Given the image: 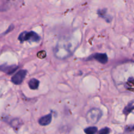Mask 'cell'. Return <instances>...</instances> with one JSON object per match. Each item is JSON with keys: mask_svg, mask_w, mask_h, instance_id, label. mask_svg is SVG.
Instances as JSON below:
<instances>
[{"mask_svg": "<svg viewBox=\"0 0 134 134\" xmlns=\"http://www.w3.org/2000/svg\"><path fill=\"white\" fill-rule=\"evenodd\" d=\"M22 0H0V11H6L19 5Z\"/></svg>", "mask_w": 134, "mask_h": 134, "instance_id": "obj_3", "label": "cell"}, {"mask_svg": "<svg viewBox=\"0 0 134 134\" xmlns=\"http://www.w3.org/2000/svg\"><path fill=\"white\" fill-rule=\"evenodd\" d=\"M40 39V37L34 31H24L18 36V40L20 42H39Z\"/></svg>", "mask_w": 134, "mask_h": 134, "instance_id": "obj_2", "label": "cell"}, {"mask_svg": "<svg viewBox=\"0 0 134 134\" xmlns=\"http://www.w3.org/2000/svg\"><path fill=\"white\" fill-rule=\"evenodd\" d=\"M28 85L31 90H36L39 87V81L36 79H31L29 81Z\"/></svg>", "mask_w": 134, "mask_h": 134, "instance_id": "obj_7", "label": "cell"}, {"mask_svg": "<svg viewBox=\"0 0 134 134\" xmlns=\"http://www.w3.org/2000/svg\"><path fill=\"white\" fill-rule=\"evenodd\" d=\"M26 74H27V71L26 70L22 69V70L18 71L11 78L12 82L14 83V85H20L25 79Z\"/></svg>", "mask_w": 134, "mask_h": 134, "instance_id": "obj_4", "label": "cell"}, {"mask_svg": "<svg viewBox=\"0 0 134 134\" xmlns=\"http://www.w3.org/2000/svg\"><path fill=\"white\" fill-rule=\"evenodd\" d=\"M51 121H52V115L48 114V115L42 116L41 118L39 119V124L40 125L44 126L48 125L51 122Z\"/></svg>", "mask_w": 134, "mask_h": 134, "instance_id": "obj_6", "label": "cell"}, {"mask_svg": "<svg viewBox=\"0 0 134 134\" xmlns=\"http://www.w3.org/2000/svg\"><path fill=\"white\" fill-rule=\"evenodd\" d=\"M95 60L99 62L102 63V64H106L108 61V57H107L106 54H102V53H96L92 56Z\"/></svg>", "mask_w": 134, "mask_h": 134, "instance_id": "obj_5", "label": "cell"}, {"mask_svg": "<svg viewBox=\"0 0 134 134\" xmlns=\"http://www.w3.org/2000/svg\"><path fill=\"white\" fill-rule=\"evenodd\" d=\"M18 68V67H14V66H10V67H6V66H0V71H3L8 72L9 74L13 73L16 69Z\"/></svg>", "mask_w": 134, "mask_h": 134, "instance_id": "obj_8", "label": "cell"}, {"mask_svg": "<svg viewBox=\"0 0 134 134\" xmlns=\"http://www.w3.org/2000/svg\"><path fill=\"white\" fill-rule=\"evenodd\" d=\"M106 11H107V10H106V9H103V10H98V14H99V15L101 17L105 18V19L107 20V17L105 16Z\"/></svg>", "mask_w": 134, "mask_h": 134, "instance_id": "obj_10", "label": "cell"}, {"mask_svg": "<svg viewBox=\"0 0 134 134\" xmlns=\"http://www.w3.org/2000/svg\"><path fill=\"white\" fill-rule=\"evenodd\" d=\"M98 132V128L96 127L90 126L85 129V132L87 134H94Z\"/></svg>", "mask_w": 134, "mask_h": 134, "instance_id": "obj_9", "label": "cell"}, {"mask_svg": "<svg viewBox=\"0 0 134 134\" xmlns=\"http://www.w3.org/2000/svg\"><path fill=\"white\" fill-rule=\"evenodd\" d=\"M110 132V130L109 128H102L101 130L99 131V133L101 134H107Z\"/></svg>", "mask_w": 134, "mask_h": 134, "instance_id": "obj_11", "label": "cell"}, {"mask_svg": "<svg viewBox=\"0 0 134 134\" xmlns=\"http://www.w3.org/2000/svg\"><path fill=\"white\" fill-rule=\"evenodd\" d=\"M133 130H134V126H133Z\"/></svg>", "mask_w": 134, "mask_h": 134, "instance_id": "obj_12", "label": "cell"}, {"mask_svg": "<svg viewBox=\"0 0 134 134\" xmlns=\"http://www.w3.org/2000/svg\"><path fill=\"white\" fill-rule=\"evenodd\" d=\"M102 116V112L99 109L93 108L86 114V120L89 124H95L99 120Z\"/></svg>", "mask_w": 134, "mask_h": 134, "instance_id": "obj_1", "label": "cell"}]
</instances>
